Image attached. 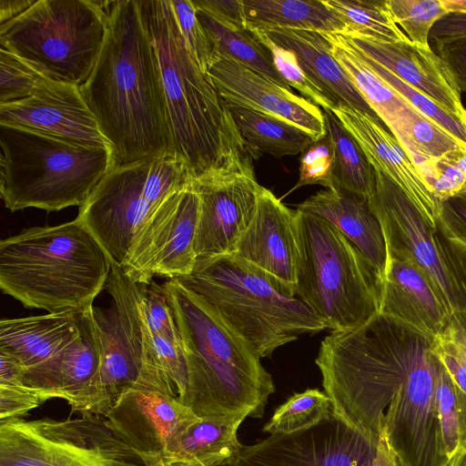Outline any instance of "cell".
Masks as SVG:
<instances>
[{
    "label": "cell",
    "instance_id": "23",
    "mask_svg": "<svg viewBox=\"0 0 466 466\" xmlns=\"http://www.w3.org/2000/svg\"><path fill=\"white\" fill-rule=\"evenodd\" d=\"M380 314L435 338L453 312L431 278L410 258L387 253Z\"/></svg>",
    "mask_w": 466,
    "mask_h": 466
},
{
    "label": "cell",
    "instance_id": "27",
    "mask_svg": "<svg viewBox=\"0 0 466 466\" xmlns=\"http://www.w3.org/2000/svg\"><path fill=\"white\" fill-rule=\"evenodd\" d=\"M297 209L319 216L336 227L383 279L387 264L386 240L369 198L339 189H326L307 198Z\"/></svg>",
    "mask_w": 466,
    "mask_h": 466
},
{
    "label": "cell",
    "instance_id": "57",
    "mask_svg": "<svg viewBox=\"0 0 466 466\" xmlns=\"http://www.w3.org/2000/svg\"><path fill=\"white\" fill-rule=\"evenodd\" d=\"M461 315L462 316V318L466 323V311L464 313H461Z\"/></svg>",
    "mask_w": 466,
    "mask_h": 466
},
{
    "label": "cell",
    "instance_id": "15",
    "mask_svg": "<svg viewBox=\"0 0 466 466\" xmlns=\"http://www.w3.org/2000/svg\"><path fill=\"white\" fill-rule=\"evenodd\" d=\"M229 466H395L376 443L333 415L308 430L243 445Z\"/></svg>",
    "mask_w": 466,
    "mask_h": 466
},
{
    "label": "cell",
    "instance_id": "52",
    "mask_svg": "<svg viewBox=\"0 0 466 466\" xmlns=\"http://www.w3.org/2000/svg\"><path fill=\"white\" fill-rule=\"evenodd\" d=\"M436 54L452 75L461 92H466V37L434 45Z\"/></svg>",
    "mask_w": 466,
    "mask_h": 466
},
{
    "label": "cell",
    "instance_id": "24",
    "mask_svg": "<svg viewBox=\"0 0 466 466\" xmlns=\"http://www.w3.org/2000/svg\"><path fill=\"white\" fill-rule=\"evenodd\" d=\"M342 35L361 55L466 119L461 92L441 58L431 48L417 46L410 41L385 42L355 34Z\"/></svg>",
    "mask_w": 466,
    "mask_h": 466
},
{
    "label": "cell",
    "instance_id": "48",
    "mask_svg": "<svg viewBox=\"0 0 466 466\" xmlns=\"http://www.w3.org/2000/svg\"><path fill=\"white\" fill-rule=\"evenodd\" d=\"M425 184L441 200L466 191V176L447 156L434 159L425 157L415 165Z\"/></svg>",
    "mask_w": 466,
    "mask_h": 466
},
{
    "label": "cell",
    "instance_id": "51",
    "mask_svg": "<svg viewBox=\"0 0 466 466\" xmlns=\"http://www.w3.org/2000/svg\"><path fill=\"white\" fill-rule=\"evenodd\" d=\"M196 9L226 25L247 29L242 0H195Z\"/></svg>",
    "mask_w": 466,
    "mask_h": 466
},
{
    "label": "cell",
    "instance_id": "22",
    "mask_svg": "<svg viewBox=\"0 0 466 466\" xmlns=\"http://www.w3.org/2000/svg\"><path fill=\"white\" fill-rule=\"evenodd\" d=\"M0 123L29 127L87 146L110 147L79 86L51 79L44 81L32 96L0 105Z\"/></svg>",
    "mask_w": 466,
    "mask_h": 466
},
{
    "label": "cell",
    "instance_id": "3",
    "mask_svg": "<svg viewBox=\"0 0 466 466\" xmlns=\"http://www.w3.org/2000/svg\"><path fill=\"white\" fill-rule=\"evenodd\" d=\"M162 288L187 368V391L180 402L199 418L242 412L261 418L275 385L260 358L178 279H168Z\"/></svg>",
    "mask_w": 466,
    "mask_h": 466
},
{
    "label": "cell",
    "instance_id": "53",
    "mask_svg": "<svg viewBox=\"0 0 466 466\" xmlns=\"http://www.w3.org/2000/svg\"><path fill=\"white\" fill-rule=\"evenodd\" d=\"M466 37V12H448L433 25L429 41L434 45Z\"/></svg>",
    "mask_w": 466,
    "mask_h": 466
},
{
    "label": "cell",
    "instance_id": "36",
    "mask_svg": "<svg viewBox=\"0 0 466 466\" xmlns=\"http://www.w3.org/2000/svg\"><path fill=\"white\" fill-rule=\"evenodd\" d=\"M332 416L331 403L325 391L308 389L295 393L279 406L262 428L270 434H290L308 430Z\"/></svg>",
    "mask_w": 466,
    "mask_h": 466
},
{
    "label": "cell",
    "instance_id": "49",
    "mask_svg": "<svg viewBox=\"0 0 466 466\" xmlns=\"http://www.w3.org/2000/svg\"><path fill=\"white\" fill-rule=\"evenodd\" d=\"M438 218L449 239L466 249V191L438 199Z\"/></svg>",
    "mask_w": 466,
    "mask_h": 466
},
{
    "label": "cell",
    "instance_id": "34",
    "mask_svg": "<svg viewBox=\"0 0 466 466\" xmlns=\"http://www.w3.org/2000/svg\"><path fill=\"white\" fill-rule=\"evenodd\" d=\"M327 134L335 157L333 189L370 198L376 189L375 171L359 144L331 110H323Z\"/></svg>",
    "mask_w": 466,
    "mask_h": 466
},
{
    "label": "cell",
    "instance_id": "13",
    "mask_svg": "<svg viewBox=\"0 0 466 466\" xmlns=\"http://www.w3.org/2000/svg\"><path fill=\"white\" fill-rule=\"evenodd\" d=\"M105 419L145 466H168L182 436L201 420L180 402L172 383L149 359Z\"/></svg>",
    "mask_w": 466,
    "mask_h": 466
},
{
    "label": "cell",
    "instance_id": "19",
    "mask_svg": "<svg viewBox=\"0 0 466 466\" xmlns=\"http://www.w3.org/2000/svg\"><path fill=\"white\" fill-rule=\"evenodd\" d=\"M79 334L47 369L28 379L25 385L44 403L65 400L71 412L105 417L114 400L105 384L99 340L91 307L79 317Z\"/></svg>",
    "mask_w": 466,
    "mask_h": 466
},
{
    "label": "cell",
    "instance_id": "38",
    "mask_svg": "<svg viewBox=\"0 0 466 466\" xmlns=\"http://www.w3.org/2000/svg\"><path fill=\"white\" fill-rule=\"evenodd\" d=\"M392 136L409 157L415 155L439 159L462 148L447 131L414 109Z\"/></svg>",
    "mask_w": 466,
    "mask_h": 466
},
{
    "label": "cell",
    "instance_id": "1",
    "mask_svg": "<svg viewBox=\"0 0 466 466\" xmlns=\"http://www.w3.org/2000/svg\"><path fill=\"white\" fill-rule=\"evenodd\" d=\"M108 142L113 167L174 156L160 67L142 0L113 1L95 68L79 86Z\"/></svg>",
    "mask_w": 466,
    "mask_h": 466
},
{
    "label": "cell",
    "instance_id": "16",
    "mask_svg": "<svg viewBox=\"0 0 466 466\" xmlns=\"http://www.w3.org/2000/svg\"><path fill=\"white\" fill-rule=\"evenodd\" d=\"M439 364L431 346L413 366L386 412L380 441L396 466H444L449 460L435 400Z\"/></svg>",
    "mask_w": 466,
    "mask_h": 466
},
{
    "label": "cell",
    "instance_id": "50",
    "mask_svg": "<svg viewBox=\"0 0 466 466\" xmlns=\"http://www.w3.org/2000/svg\"><path fill=\"white\" fill-rule=\"evenodd\" d=\"M41 404L38 394L22 383L0 384V421L22 418Z\"/></svg>",
    "mask_w": 466,
    "mask_h": 466
},
{
    "label": "cell",
    "instance_id": "54",
    "mask_svg": "<svg viewBox=\"0 0 466 466\" xmlns=\"http://www.w3.org/2000/svg\"><path fill=\"white\" fill-rule=\"evenodd\" d=\"M35 2L36 0H0V25L18 17Z\"/></svg>",
    "mask_w": 466,
    "mask_h": 466
},
{
    "label": "cell",
    "instance_id": "43",
    "mask_svg": "<svg viewBox=\"0 0 466 466\" xmlns=\"http://www.w3.org/2000/svg\"><path fill=\"white\" fill-rule=\"evenodd\" d=\"M139 309L147 329L182 347L174 314L162 285L155 281L139 284Z\"/></svg>",
    "mask_w": 466,
    "mask_h": 466
},
{
    "label": "cell",
    "instance_id": "6",
    "mask_svg": "<svg viewBox=\"0 0 466 466\" xmlns=\"http://www.w3.org/2000/svg\"><path fill=\"white\" fill-rule=\"evenodd\" d=\"M177 279L260 359L300 335L328 329L302 299L234 253L198 262Z\"/></svg>",
    "mask_w": 466,
    "mask_h": 466
},
{
    "label": "cell",
    "instance_id": "4",
    "mask_svg": "<svg viewBox=\"0 0 466 466\" xmlns=\"http://www.w3.org/2000/svg\"><path fill=\"white\" fill-rule=\"evenodd\" d=\"M156 48L175 157L192 177L250 157L218 93L190 55L170 0H142Z\"/></svg>",
    "mask_w": 466,
    "mask_h": 466
},
{
    "label": "cell",
    "instance_id": "31",
    "mask_svg": "<svg viewBox=\"0 0 466 466\" xmlns=\"http://www.w3.org/2000/svg\"><path fill=\"white\" fill-rule=\"evenodd\" d=\"M251 32L279 28L345 33L347 25L324 0H242Z\"/></svg>",
    "mask_w": 466,
    "mask_h": 466
},
{
    "label": "cell",
    "instance_id": "45",
    "mask_svg": "<svg viewBox=\"0 0 466 466\" xmlns=\"http://www.w3.org/2000/svg\"><path fill=\"white\" fill-rule=\"evenodd\" d=\"M145 334L147 357L164 373L176 389L178 399H181L187 387V368L183 348L150 332L146 325Z\"/></svg>",
    "mask_w": 466,
    "mask_h": 466
},
{
    "label": "cell",
    "instance_id": "21",
    "mask_svg": "<svg viewBox=\"0 0 466 466\" xmlns=\"http://www.w3.org/2000/svg\"><path fill=\"white\" fill-rule=\"evenodd\" d=\"M208 76L224 104L281 118L315 140L327 135L324 114L319 106L237 62L214 56Z\"/></svg>",
    "mask_w": 466,
    "mask_h": 466
},
{
    "label": "cell",
    "instance_id": "11",
    "mask_svg": "<svg viewBox=\"0 0 466 466\" xmlns=\"http://www.w3.org/2000/svg\"><path fill=\"white\" fill-rule=\"evenodd\" d=\"M0 466H145L103 416L0 421Z\"/></svg>",
    "mask_w": 466,
    "mask_h": 466
},
{
    "label": "cell",
    "instance_id": "7",
    "mask_svg": "<svg viewBox=\"0 0 466 466\" xmlns=\"http://www.w3.org/2000/svg\"><path fill=\"white\" fill-rule=\"evenodd\" d=\"M0 194L10 211L81 207L113 168L110 147L0 123Z\"/></svg>",
    "mask_w": 466,
    "mask_h": 466
},
{
    "label": "cell",
    "instance_id": "10",
    "mask_svg": "<svg viewBox=\"0 0 466 466\" xmlns=\"http://www.w3.org/2000/svg\"><path fill=\"white\" fill-rule=\"evenodd\" d=\"M192 176L171 155L113 167L79 208L76 218L121 266L143 225Z\"/></svg>",
    "mask_w": 466,
    "mask_h": 466
},
{
    "label": "cell",
    "instance_id": "56",
    "mask_svg": "<svg viewBox=\"0 0 466 466\" xmlns=\"http://www.w3.org/2000/svg\"><path fill=\"white\" fill-rule=\"evenodd\" d=\"M448 12H466V0H441Z\"/></svg>",
    "mask_w": 466,
    "mask_h": 466
},
{
    "label": "cell",
    "instance_id": "29",
    "mask_svg": "<svg viewBox=\"0 0 466 466\" xmlns=\"http://www.w3.org/2000/svg\"><path fill=\"white\" fill-rule=\"evenodd\" d=\"M334 58L379 119L393 134L416 109L363 60L341 33L320 32Z\"/></svg>",
    "mask_w": 466,
    "mask_h": 466
},
{
    "label": "cell",
    "instance_id": "12",
    "mask_svg": "<svg viewBox=\"0 0 466 466\" xmlns=\"http://www.w3.org/2000/svg\"><path fill=\"white\" fill-rule=\"evenodd\" d=\"M376 189L369 199L380 222L387 253L406 257L441 291L453 313L466 311V249L449 239L438 211L423 209L391 179L374 169Z\"/></svg>",
    "mask_w": 466,
    "mask_h": 466
},
{
    "label": "cell",
    "instance_id": "40",
    "mask_svg": "<svg viewBox=\"0 0 466 466\" xmlns=\"http://www.w3.org/2000/svg\"><path fill=\"white\" fill-rule=\"evenodd\" d=\"M391 15L415 46L431 48L430 33L435 23L448 13L441 0H387Z\"/></svg>",
    "mask_w": 466,
    "mask_h": 466
},
{
    "label": "cell",
    "instance_id": "17",
    "mask_svg": "<svg viewBox=\"0 0 466 466\" xmlns=\"http://www.w3.org/2000/svg\"><path fill=\"white\" fill-rule=\"evenodd\" d=\"M199 198L194 248L197 263L232 253L249 224L259 184L252 158L192 177Z\"/></svg>",
    "mask_w": 466,
    "mask_h": 466
},
{
    "label": "cell",
    "instance_id": "26",
    "mask_svg": "<svg viewBox=\"0 0 466 466\" xmlns=\"http://www.w3.org/2000/svg\"><path fill=\"white\" fill-rule=\"evenodd\" d=\"M82 311L47 313L0 321V349L15 355L25 373L52 364L79 334Z\"/></svg>",
    "mask_w": 466,
    "mask_h": 466
},
{
    "label": "cell",
    "instance_id": "47",
    "mask_svg": "<svg viewBox=\"0 0 466 466\" xmlns=\"http://www.w3.org/2000/svg\"><path fill=\"white\" fill-rule=\"evenodd\" d=\"M301 153L299 180L292 190L307 185L333 189L335 157L329 135L315 140Z\"/></svg>",
    "mask_w": 466,
    "mask_h": 466
},
{
    "label": "cell",
    "instance_id": "37",
    "mask_svg": "<svg viewBox=\"0 0 466 466\" xmlns=\"http://www.w3.org/2000/svg\"><path fill=\"white\" fill-rule=\"evenodd\" d=\"M435 400L443 447L449 459L466 442V394L455 384L441 361Z\"/></svg>",
    "mask_w": 466,
    "mask_h": 466
},
{
    "label": "cell",
    "instance_id": "20",
    "mask_svg": "<svg viewBox=\"0 0 466 466\" xmlns=\"http://www.w3.org/2000/svg\"><path fill=\"white\" fill-rule=\"evenodd\" d=\"M232 253L296 296L298 242L296 210L259 185L253 217Z\"/></svg>",
    "mask_w": 466,
    "mask_h": 466
},
{
    "label": "cell",
    "instance_id": "28",
    "mask_svg": "<svg viewBox=\"0 0 466 466\" xmlns=\"http://www.w3.org/2000/svg\"><path fill=\"white\" fill-rule=\"evenodd\" d=\"M264 33L296 56L306 75L336 106L345 105L379 119L334 58L320 32L279 28Z\"/></svg>",
    "mask_w": 466,
    "mask_h": 466
},
{
    "label": "cell",
    "instance_id": "41",
    "mask_svg": "<svg viewBox=\"0 0 466 466\" xmlns=\"http://www.w3.org/2000/svg\"><path fill=\"white\" fill-rule=\"evenodd\" d=\"M432 350L455 384L466 394V323L453 313L432 340Z\"/></svg>",
    "mask_w": 466,
    "mask_h": 466
},
{
    "label": "cell",
    "instance_id": "2",
    "mask_svg": "<svg viewBox=\"0 0 466 466\" xmlns=\"http://www.w3.org/2000/svg\"><path fill=\"white\" fill-rule=\"evenodd\" d=\"M433 339L384 314L321 341L316 364L332 415L380 443L386 412Z\"/></svg>",
    "mask_w": 466,
    "mask_h": 466
},
{
    "label": "cell",
    "instance_id": "18",
    "mask_svg": "<svg viewBox=\"0 0 466 466\" xmlns=\"http://www.w3.org/2000/svg\"><path fill=\"white\" fill-rule=\"evenodd\" d=\"M106 288L109 308L92 306L106 389L115 400L137 380L147 358L145 325L139 309V284L112 262Z\"/></svg>",
    "mask_w": 466,
    "mask_h": 466
},
{
    "label": "cell",
    "instance_id": "25",
    "mask_svg": "<svg viewBox=\"0 0 466 466\" xmlns=\"http://www.w3.org/2000/svg\"><path fill=\"white\" fill-rule=\"evenodd\" d=\"M331 111L359 144L374 169L386 175L421 208L438 210V199L380 120L345 105H338Z\"/></svg>",
    "mask_w": 466,
    "mask_h": 466
},
{
    "label": "cell",
    "instance_id": "44",
    "mask_svg": "<svg viewBox=\"0 0 466 466\" xmlns=\"http://www.w3.org/2000/svg\"><path fill=\"white\" fill-rule=\"evenodd\" d=\"M46 79L15 55L0 48V105L32 96Z\"/></svg>",
    "mask_w": 466,
    "mask_h": 466
},
{
    "label": "cell",
    "instance_id": "5",
    "mask_svg": "<svg viewBox=\"0 0 466 466\" xmlns=\"http://www.w3.org/2000/svg\"><path fill=\"white\" fill-rule=\"evenodd\" d=\"M112 260L76 218L0 242V288L25 308L85 311L106 287Z\"/></svg>",
    "mask_w": 466,
    "mask_h": 466
},
{
    "label": "cell",
    "instance_id": "46",
    "mask_svg": "<svg viewBox=\"0 0 466 466\" xmlns=\"http://www.w3.org/2000/svg\"><path fill=\"white\" fill-rule=\"evenodd\" d=\"M170 4L186 46L200 70L208 75L212 60V46L191 0H170Z\"/></svg>",
    "mask_w": 466,
    "mask_h": 466
},
{
    "label": "cell",
    "instance_id": "35",
    "mask_svg": "<svg viewBox=\"0 0 466 466\" xmlns=\"http://www.w3.org/2000/svg\"><path fill=\"white\" fill-rule=\"evenodd\" d=\"M355 34L385 42L410 41L395 23L387 0H324Z\"/></svg>",
    "mask_w": 466,
    "mask_h": 466
},
{
    "label": "cell",
    "instance_id": "32",
    "mask_svg": "<svg viewBox=\"0 0 466 466\" xmlns=\"http://www.w3.org/2000/svg\"><path fill=\"white\" fill-rule=\"evenodd\" d=\"M240 134L245 150L253 159L262 155L276 158L301 153L314 137L281 118L248 107L225 104Z\"/></svg>",
    "mask_w": 466,
    "mask_h": 466
},
{
    "label": "cell",
    "instance_id": "55",
    "mask_svg": "<svg viewBox=\"0 0 466 466\" xmlns=\"http://www.w3.org/2000/svg\"><path fill=\"white\" fill-rule=\"evenodd\" d=\"M444 466H466V442L457 449Z\"/></svg>",
    "mask_w": 466,
    "mask_h": 466
},
{
    "label": "cell",
    "instance_id": "9",
    "mask_svg": "<svg viewBox=\"0 0 466 466\" xmlns=\"http://www.w3.org/2000/svg\"><path fill=\"white\" fill-rule=\"evenodd\" d=\"M113 1L36 0L0 25V45L48 79L82 86L91 76Z\"/></svg>",
    "mask_w": 466,
    "mask_h": 466
},
{
    "label": "cell",
    "instance_id": "33",
    "mask_svg": "<svg viewBox=\"0 0 466 466\" xmlns=\"http://www.w3.org/2000/svg\"><path fill=\"white\" fill-rule=\"evenodd\" d=\"M197 14L211 43L212 57L230 59L291 90L276 69L268 49L251 31L226 25L198 10Z\"/></svg>",
    "mask_w": 466,
    "mask_h": 466
},
{
    "label": "cell",
    "instance_id": "30",
    "mask_svg": "<svg viewBox=\"0 0 466 466\" xmlns=\"http://www.w3.org/2000/svg\"><path fill=\"white\" fill-rule=\"evenodd\" d=\"M247 412L201 418L182 436L168 466L230 465L243 444L238 429Z\"/></svg>",
    "mask_w": 466,
    "mask_h": 466
},
{
    "label": "cell",
    "instance_id": "42",
    "mask_svg": "<svg viewBox=\"0 0 466 466\" xmlns=\"http://www.w3.org/2000/svg\"><path fill=\"white\" fill-rule=\"evenodd\" d=\"M252 33L268 49L276 69L289 86H293L309 101L321 106L323 110H331L336 106L332 100L306 75L291 51L274 43L264 32Z\"/></svg>",
    "mask_w": 466,
    "mask_h": 466
},
{
    "label": "cell",
    "instance_id": "8",
    "mask_svg": "<svg viewBox=\"0 0 466 466\" xmlns=\"http://www.w3.org/2000/svg\"><path fill=\"white\" fill-rule=\"evenodd\" d=\"M296 296L332 331L358 328L379 314L383 279L326 219L296 209Z\"/></svg>",
    "mask_w": 466,
    "mask_h": 466
},
{
    "label": "cell",
    "instance_id": "39",
    "mask_svg": "<svg viewBox=\"0 0 466 466\" xmlns=\"http://www.w3.org/2000/svg\"><path fill=\"white\" fill-rule=\"evenodd\" d=\"M357 52L391 88L402 96L420 113L447 131L466 150V119L444 108L377 62L361 55L358 50Z\"/></svg>",
    "mask_w": 466,
    "mask_h": 466
},
{
    "label": "cell",
    "instance_id": "14",
    "mask_svg": "<svg viewBox=\"0 0 466 466\" xmlns=\"http://www.w3.org/2000/svg\"><path fill=\"white\" fill-rule=\"evenodd\" d=\"M199 198L192 178L167 197L136 236L120 266L138 284L155 277L168 279L191 274L197 264L194 248Z\"/></svg>",
    "mask_w": 466,
    "mask_h": 466
}]
</instances>
